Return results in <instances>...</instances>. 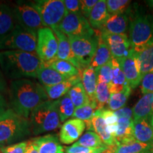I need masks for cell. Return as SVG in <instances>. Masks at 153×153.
<instances>
[{
    "label": "cell",
    "instance_id": "1",
    "mask_svg": "<svg viewBox=\"0 0 153 153\" xmlns=\"http://www.w3.org/2000/svg\"><path fill=\"white\" fill-rule=\"evenodd\" d=\"M9 94L10 108L26 118L36 106L49 100L43 86L29 79L11 82Z\"/></svg>",
    "mask_w": 153,
    "mask_h": 153
},
{
    "label": "cell",
    "instance_id": "2",
    "mask_svg": "<svg viewBox=\"0 0 153 153\" xmlns=\"http://www.w3.org/2000/svg\"><path fill=\"white\" fill-rule=\"evenodd\" d=\"M41 65L37 53L20 51H0V68L3 74L12 81L37 78Z\"/></svg>",
    "mask_w": 153,
    "mask_h": 153
},
{
    "label": "cell",
    "instance_id": "3",
    "mask_svg": "<svg viewBox=\"0 0 153 153\" xmlns=\"http://www.w3.org/2000/svg\"><path fill=\"white\" fill-rule=\"evenodd\" d=\"M30 134L28 118L9 108L0 115V148L19 143Z\"/></svg>",
    "mask_w": 153,
    "mask_h": 153
},
{
    "label": "cell",
    "instance_id": "4",
    "mask_svg": "<svg viewBox=\"0 0 153 153\" xmlns=\"http://www.w3.org/2000/svg\"><path fill=\"white\" fill-rule=\"evenodd\" d=\"M29 118L33 135H40L58 128L61 123L58 100H48L41 103L32 111Z\"/></svg>",
    "mask_w": 153,
    "mask_h": 153
},
{
    "label": "cell",
    "instance_id": "5",
    "mask_svg": "<svg viewBox=\"0 0 153 153\" xmlns=\"http://www.w3.org/2000/svg\"><path fill=\"white\" fill-rule=\"evenodd\" d=\"M37 33L19 24L0 41V51H20L36 53Z\"/></svg>",
    "mask_w": 153,
    "mask_h": 153
},
{
    "label": "cell",
    "instance_id": "6",
    "mask_svg": "<svg viewBox=\"0 0 153 153\" xmlns=\"http://www.w3.org/2000/svg\"><path fill=\"white\" fill-rule=\"evenodd\" d=\"M129 30L131 48L137 51L153 39V16L136 14L130 24Z\"/></svg>",
    "mask_w": 153,
    "mask_h": 153
},
{
    "label": "cell",
    "instance_id": "7",
    "mask_svg": "<svg viewBox=\"0 0 153 153\" xmlns=\"http://www.w3.org/2000/svg\"><path fill=\"white\" fill-rule=\"evenodd\" d=\"M99 35L96 32L92 36L68 37L72 52L82 70L90 65L98 46Z\"/></svg>",
    "mask_w": 153,
    "mask_h": 153
},
{
    "label": "cell",
    "instance_id": "8",
    "mask_svg": "<svg viewBox=\"0 0 153 153\" xmlns=\"http://www.w3.org/2000/svg\"><path fill=\"white\" fill-rule=\"evenodd\" d=\"M36 53L41 61L42 65L50 67L57 60L58 43L54 31L45 27L38 31Z\"/></svg>",
    "mask_w": 153,
    "mask_h": 153
},
{
    "label": "cell",
    "instance_id": "9",
    "mask_svg": "<svg viewBox=\"0 0 153 153\" xmlns=\"http://www.w3.org/2000/svg\"><path fill=\"white\" fill-rule=\"evenodd\" d=\"M33 3L41 15L45 27L52 30L58 27L67 15L62 0H38Z\"/></svg>",
    "mask_w": 153,
    "mask_h": 153
},
{
    "label": "cell",
    "instance_id": "10",
    "mask_svg": "<svg viewBox=\"0 0 153 153\" xmlns=\"http://www.w3.org/2000/svg\"><path fill=\"white\" fill-rule=\"evenodd\" d=\"M14 9L17 22L23 27L36 32H38L41 28H45L41 15L33 1H17Z\"/></svg>",
    "mask_w": 153,
    "mask_h": 153
},
{
    "label": "cell",
    "instance_id": "11",
    "mask_svg": "<svg viewBox=\"0 0 153 153\" xmlns=\"http://www.w3.org/2000/svg\"><path fill=\"white\" fill-rule=\"evenodd\" d=\"M59 29L68 37L70 36H92L96 32L89 21L80 12L65 15L59 25Z\"/></svg>",
    "mask_w": 153,
    "mask_h": 153
},
{
    "label": "cell",
    "instance_id": "12",
    "mask_svg": "<svg viewBox=\"0 0 153 153\" xmlns=\"http://www.w3.org/2000/svg\"><path fill=\"white\" fill-rule=\"evenodd\" d=\"M101 37L109 48L112 57L120 61L128 55L131 45L129 38L126 33H101Z\"/></svg>",
    "mask_w": 153,
    "mask_h": 153
},
{
    "label": "cell",
    "instance_id": "13",
    "mask_svg": "<svg viewBox=\"0 0 153 153\" xmlns=\"http://www.w3.org/2000/svg\"><path fill=\"white\" fill-rule=\"evenodd\" d=\"M118 62L125 74L126 81L129 87L131 89H135L139 85L142 80L137 52L131 48L128 55Z\"/></svg>",
    "mask_w": 153,
    "mask_h": 153
},
{
    "label": "cell",
    "instance_id": "14",
    "mask_svg": "<svg viewBox=\"0 0 153 153\" xmlns=\"http://www.w3.org/2000/svg\"><path fill=\"white\" fill-rule=\"evenodd\" d=\"M86 128L83 120L73 118L67 120L61 127L60 140L62 144L70 145L80 138Z\"/></svg>",
    "mask_w": 153,
    "mask_h": 153
},
{
    "label": "cell",
    "instance_id": "15",
    "mask_svg": "<svg viewBox=\"0 0 153 153\" xmlns=\"http://www.w3.org/2000/svg\"><path fill=\"white\" fill-rule=\"evenodd\" d=\"M57 37V43H58V50H57V60H65L70 62L75 66L78 70L82 71V69L78 62L76 57H74V53L72 52L71 45H70L69 38L65 34L63 33L58 27L53 29Z\"/></svg>",
    "mask_w": 153,
    "mask_h": 153
},
{
    "label": "cell",
    "instance_id": "16",
    "mask_svg": "<svg viewBox=\"0 0 153 153\" xmlns=\"http://www.w3.org/2000/svg\"><path fill=\"white\" fill-rule=\"evenodd\" d=\"M19 25L14 9L6 4H0V41Z\"/></svg>",
    "mask_w": 153,
    "mask_h": 153
},
{
    "label": "cell",
    "instance_id": "17",
    "mask_svg": "<svg viewBox=\"0 0 153 153\" xmlns=\"http://www.w3.org/2000/svg\"><path fill=\"white\" fill-rule=\"evenodd\" d=\"M37 148L38 153H65L56 135L48 134L31 140Z\"/></svg>",
    "mask_w": 153,
    "mask_h": 153
},
{
    "label": "cell",
    "instance_id": "18",
    "mask_svg": "<svg viewBox=\"0 0 153 153\" xmlns=\"http://www.w3.org/2000/svg\"><path fill=\"white\" fill-rule=\"evenodd\" d=\"M91 128L101 137V140L106 146L111 147L117 145L116 138L109 133L106 122L101 114V109L96 111L92 119L91 120Z\"/></svg>",
    "mask_w": 153,
    "mask_h": 153
},
{
    "label": "cell",
    "instance_id": "19",
    "mask_svg": "<svg viewBox=\"0 0 153 153\" xmlns=\"http://www.w3.org/2000/svg\"><path fill=\"white\" fill-rule=\"evenodd\" d=\"M128 19L127 13L110 15L101 28V33L112 34L126 33L128 26Z\"/></svg>",
    "mask_w": 153,
    "mask_h": 153
},
{
    "label": "cell",
    "instance_id": "20",
    "mask_svg": "<svg viewBox=\"0 0 153 153\" xmlns=\"http://www.w3.org/2000/svg\"><path fill=\"white\" fill-rule=\"evenodd\" d=\"M82 74L69 78L65 81L57 84V85L51 86V87H44L45 92L51 100H59L62 97L65 96L69 92L72 87L82 81Z\"/></svg>",
    "mask_w": 153,
    "mask_h": 153
},
{
    "label": "cell",
    "instance_id": "21",
    "mask_svg": "<svg viewBox=\"0 0 153 153\" xmlns=\"http://www.w3.org/2000/svg\"><path fill=\"white\" fill-rule=\"evenodd\" d=\"M111 82L108 85L111 94L119 93L128 87L121 67L116 59L111 57Z\"/></svg>",
    "mask_w": 153,
    "mask_h": 153
},
{
    "label": "cell",
    "instance_id": "22",
    "mask_svg": "<svg viewBox=\"0 0 153 153\" xmlns=\"http://www.w3.org/2000/svg\"><path fill=\"white\" fill-rule=\"evenodd\" d=\"M133 136L136 141L153 145V126L150 119L133 120Z\"/></svg>",
    "mask_w": 153,
    "mask_h": 153
},
{
    "label": "cell",
    "instance_id": "23",
    "mask_svg": "<svg viewBox=\"0 0 153 153\" xmlns=\"http://www.w3.org/2000/svg\"><path fill=\"white\" fill-rule=\"evenodd\" d=\"M132 110L133 120L142 118L150 119L153 113V93L143 94Z\"/></svg>",
    "mask_w": 153,
    "mask_h": 153
},
{
    "label": "cell",
    "instance_id": "24",
    "mask_svg": "<svg viewBox=\"0 0 153 153\" xmlns=\"http://www.w3.org/2000/svg\"><path fill=\"white\" fill-rule=\"evenodd\" d=\"M115 138L117 145L135 140L133 136V118H118V131Z\"/></svg>",
    "mask_w": 153,
    "mask_h": 153
},
{
    "label": "cell",
    "instance_id": "25",
    "mask_svg": "<svg viewBox=\"0 0 153 153\" xmlns=\"http://www.w3.org/2000/svg\"><path fill=\"white\" fill-rule=\"evenodd\" d=\"M136 52L143 79L145 74L153 72V39Z\"/></svg>",
    "mask_w": 153,
    "mask_h": 153
},
{
    "label": "cell",
    "instance_id": "26",
    "mask_svg": "<svg viewBox=\"0 0 153 153\" xmlns=\"http://www.w3.org/2000/svg\"><path fill=\"white\" fill-rule=\"evenodd\" d=\"M110 16L108 12L106 0H99L94 6L89 17V22L92 28L101 29Z\"/></svg>",
    "mask_w": 153,
    "mask_h": 153
},
{
    "label": "cell",
    "instance_id": "27",
    "mask_svg": "<svg viewBox=\"0 0 153 153\" xmlns=\"http://www.w3.org/2000/svg\"><path fill=\"white\" fill-rule=\"evenodd\" d=\"M82 84L90 101H95L96 89L97 87V74L92 67L89 66L82 71Z\"/></svg>",
    "mask_w": 153,
    "mask_h": 153
},
{
    "label": "cell",
    "instance_id": "28",
    "mask_svg": "<svg viewBox=\"0 0 153 153\" xmlns=\"http://www.w3.org/2000/svg\"><path fill=\"white\" fill-rule=\"evenodd\" d=\"M37 78L43 87H51L68 79L65 76L55 71L53 68L42 65L38 71Z\"/></svg>",
    "mask_w": 153,
    "mask_h": 153
},
{
    "label": "cell",
    "instance_id": "29",
    "mask_svg": "<svg viewBox=\"0 0 153 153\" xmlns=\"http://www.w3.org/2000/svg\"><path fill=\"white\" fill-rule=\"evenodd\" d=\"M111 59V54L109 48L106 42L103 40L101 33H100V35L99 36L98 46L89 66L92 67L95 70H97L109 62Z\"/></svg>",
    "mask_w": 153,
    "mask_h": 153
},
{
    "label": "cell",
    "instance_id": "30",
    "mask_svg": "<svg viewBox=\"0 0 153 153\" xmlns=\"http://www.w3.org/2000/svg\"><path fill=\"white\" fill-rule=\"evenodd\" d=\"M50 68H53L55 71L65 76L67 79L82 74L83 71V70L80 71L75 66H74L73 65L68 61L62 60H55L54 62L51 65Z\"/></svg>",
    "mask_w": 153,
    "mask_h": 153
},
{
    "label": "cell",
    "instance_id": "31",
    "mask_svg": "<svg viewBox=\"0 0 153 153\" xmlns=\"http://www.w3.org/2000/svg\"><path fill=\"white\" fill-rule=\"evenodd\" d=\"M68 94L75 108L82 107L89 101L82 82H79L72 87Z\"/></svg>",
    "mask_w": 153,
    "mask_h": 153
},
{
    "label": "cell",
    "instance_id": "32",
    "mask_svg": "<svg viewBox=\"0 0 153 153\" xmlns=\"http://www.w3.org/2000/svg\"><path fill=\"white\" fill-rule=\"evenodd\" d=\"M153 145L134 140L132 142L116 145L114 153H140L145 150H150Z\"/></svg>",
    "mask_w": 153,
    "mask_h": 153
},
{
    "label": "cell",
    "instance_id": "33",
    "mask_svg": "<svg viewBox=\"0 0 153 153\" xmlns=\"http://www.w3.org/2000/svg\"><path fill=\"white\" fill-rule=\"evenodd\" d=\"M131 92V88L128 86L119 93L111 94L108 104V109L112 111H116L125 106Z\"/></svg>",
    "mask_w": 153,
    "mask_h": 153
},
{
    "label": "cell",
    "instance_id": "34",
    "mask_svg": "<svg viewBox=\"0 0 153 153\" xmlns=\"http://www.w3.org/2000/svg\"><path fill=\"white\" fill-rule=\"evenodd\" d=\"M75 107L68 94L58 100V113L60 121L64 122L68 118L72 117L74 115Z\"/></svg>",
    "mask_w": 153,
    "mask_h": 153
},
{
    "label": "cell",
    "instance_id": "35",
    "mask_svg": "<svg viewBox=\"0 0 153 153\" xmlns=\"http://www.w3.org/2000/svg\"><path fill=\"white\" fill-rule=\"evenodd\" d=\"M97 110V105L95 101H89L87 104L79 108H75L73 117L83 120L85 123L89 122L92 119L96 111Z\"/></svg>",
    "mask_w": 153,
    "mask_h": 153
},
{
    "label": "cell",
    "instance_id": "36",
    "mask_svg": "<svg viewBox=\"0 0 153 153\" xmlns=\"http://www.w3.org/2000/svg\"><path fill=\"white\" fill-rule=\"evenodd\" d=\"M74 145L87 148H101L106 146L101 140V137L94 132L91 131H87L82 135Z\"/></svg>",
    "mask_w": 153,
    "mask_h": 153
},
{
    "label": "cell",
    "instance_id": "37",
    "mask_svg": "<svg viewBox=\"0 0 153 153\" xmlns=\"http://www.w3.org/2000/svg\"><path fill=\"white\" fill-rule=\"evenodd\" d=\"M110 96L111 94L108 85L107 84L98 82L95 94V99L97 105V110L104 108V106L108 104Z\"/></svg>",
    "mask_w": 153,
    "mask_h": 153
},
{
    "label": "cell",
    "instance_id": "38",
    "mask_svg": "<svg viewBox=\"0 0 153 153\" xmlns=\"http://www.w3.org/2000/svg\"><path fill=\"white\" fill-rule=\"evenodd\" d=\"M131 1L128 0H108L106 6L110 15L126 13Z\"/></svg>",
    "mask_w": 153,
    "mask_h": 153
},
{
    "label": "cell",
    "instance_id": "39",
    "mask_svg": "<svg viewBox=\"0 0 153 153\" xmlns=\"http://www.w3.org/2000/svg\"><path fill=\"white\" fill-rule=\"evenodd\" d=\"M97 74V82L109 85L111 82V61H109L96 70Z\"/></svg>",
    "mask_w": 153,
    "mask_h": 153
},
{
    "label": "cell",
    "instance_id": "40",
    "mask_svg": "<svg viewBox=\"0 0 153 153\" xmlns=\"http://www.w3.org/2000/svg\"><path fill=\"white\" fill-rule=\"evenodd\" d=\"M108 148V146L101 147V148H87V147L73 145L66 148L65 150L67 153H102Z\"/></svg>",
    "mask_w": 153,
    "mask_h": 153
},
{
    "label": "cell",
    "instance_id": "41",
    "mask_svg": "<svg viewBox=\"0 0 153 153\" xmlns=\"http://www.w3.org/2000/svg\"><path fill=\"white\" fill-rule=\"evenodd\" d=\"M28 141H22L15 144L1 148V153H25L27 148Z\"/></svg>",
    "mask_w": 153,
    "mask_h": 153
},
{
    "label": "cell",
    "instance_id": "42",
    "mask_svg": "<svg viewBox=\"0 0 153 153\" xmlns=\"http://www.w3.org/2000/svg\"><path fill=\"white\" fill-rule=\"evenodd\" d=\"M141 91L143 94L153 93V72L143 76L141 80Z\"/></svg>",
    "mask_w": 153,
    "mask_h": 153
},
{
    "label": "cell",
    "instance_id": "43",
    "mask_svg": "<svg viewBox=\"0 0 153 153\" xmlns=\"http://www.w3.org/2000/svg\"><path fill=\"white\" fill-rule=\"evenodd\" d=\"M98 2L97 0H81L80 1V13L85 18L89 19L91 11Z\"/></svg>",
    "mask_w": 153,
    "mask_h": 153
},
{
    "label": "cell",
    "instance_id": "44",
    "mask_svg": "<svg viewBox=\"0 0 153 153\" xmlns=\"http://www.w3.org/2000/svg\"><path fill=\"white\" fill-rule=\"evenodd\" d=\"M101 114L108 127L116 126L118 124V117L116 116L114 111L103 108L101 109Z\"/></svg>",
    "mask_w": 153,
    "mask_h": 153
},
{
    "label": "cell",
    "instance_id": "45",
    "mask_svg": "<svg viewBox=\"0 0 153 153\" xmlns=\"http://www.w3.org/2000/svg\"><path fill=\"white\" fill-rule=\"evenodd\" d=\"M67 14L70 13L80 12V1L78 0H64Z\"/></svg>",
    "mask_w": 153,
    "mask_h": 153
},
{
    "label": "cell",
    "instance_id": "46",
    "mask_svg": "<svg viewBox=\"0 0 153 153\" xmlns=\"http://www.w3.org/2000/svg\"><path fill=\"white\" fill-rule=\"evenodd\" d=\"M116 116L118 118H133V110L128 107L124 106L120 109L114 111Z\"/></svg>",
    "mask_w": 153,
    "mask_h": 153
},
{
    "label": "cell",
    "instance_id": "47",
    "mask_svg": "<svg viewBox=\"0 0 153 153\" xmlns=\"http://www.w3.org/2000/svg\"><path fill=\"white\" fill-rule=\"evenodd\" d=\"M9 108H10L9 104L6 100L4 95L0 94V115H1L3 113L7 111Z\"/></svg>",
    "mask_w": 153,
    "mask_h": 153
},
{
    "label": "cell",
    "instance_id": "48",
    "mask_svg": "<svg viewBox=\"0 0 153 153\" xmlns=\"http://www.w3.org/2000/svg\"><path fill=\"white\" fill-rule=\"evenodd\" d=\"M7 90V84L4 76V74L0 68V94H4Z\"/></svg>",
    "mask_w": 153,
    "mask_h": 153
},
{
    "label": "cell",
    "instance_id": "49",
    "mask_svg": "<svg viewBox=\"0 0 153 153\" xmlns=\"http://www.w3.org/2000/svg\"><path fill=\"white\" fill-rule=\"evenodd\" d=\"M25 153H38L37 148H36L35 145L33 144V143L32 142L31 140H28V145Z\"/></svg>",
    "mask_w": 153,
    "mask_h": 153
},
{
    "label": "cell",
    "instance_id": "50",
    "mask_svg": "<svg viewBox=\"0 0 153 153\" xmlns=\"http://www.w3.org/2000/svg\"><path fill=\"white\" fill-rule=\"evenodd\" d=\"M148 4L150 6V7L152 9H153V0H150V1H147Z\"/></svg>",
    "mask_w": 153,
    "mask_h": 153
},
{
    "label": "cell",
    "instance_id": "51",
    "mask_svg": "<svg viewBox=\"0 0 153 153\" xmlns=\"http://www.w3.org/2000/svg\"><path fill=\"white\" fill-rule=\"evenodd\" d=\"M150 150H145V151H143V152H140V153H151Z\"/></svg>",
    "mask_w": 153,
    "mask_h": 153
},
{
    "label": "cell",
    "instance_id": "52",
    "mask_svg": "<svg viewBox=\"0 0 153 153\" xmlns=\"http://www.w3.org/2000/svg\"><path fill=\"white\" fill-rule=\"evenodd\" d=\"M150 121H153V113H152V117H151V118H150Z\"/></svg>",
    "mask_w": 153,
    "mask_h": 153
},
{
    "label": "cell",
    "instance_id": "53",
    "mask_svg": "<svg viewBox=\"0 0 153 153\" xmlns=\"http://www.w3.org/2000/svg\"><path fill=\"white\" fill-rule=\"evenodd\" d=\"M150 152H151V153H153V148L152 149V150H150Z\"/></svg>",
    "mask_w": 153,
    "mask_h": 153
},
{
    "label": "cell",
    "instance_id": "54",
    "mask_svg": "<svg viewBox=\"0 0 153 153\" xmlns=\"http://www.w3.org/2000/svg\"><path fill=\"white\" fill-rule=\"evenodd\" d=\"M151 122V123H152V125L153 126V121H150Z\"/></svg>",
    "mask_w": 153,
    "mask_h": 153
},
{
    "label": "cell",
    "instance_id": "55",
    "mask_svg": "<svg viewBox=\"0 0 153 153\" xmlns=\"http://www.w3.org/2000/svg\"><path fill=\"white\" fill-rule=\"evenodd\" d=\"M0 4H1V3H0Z\"/></svg>",
    "mask_w": 153,
    "mask_h": 153
}]
</instances>
